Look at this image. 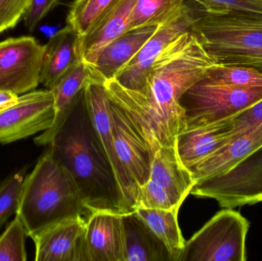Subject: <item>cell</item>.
I'll list each match as a JSON object with an SVG mask.
<instances>
[{
	"mask_svg": "<svg viewBox=\"0 0 262 261\" xmlns=\"http://www.w3.org/2000/svg\"><path fill=\"white\" fill-rule=\"evenodd\" d=\"M217 64L192 32L179 35L156 59L142 93L129 90L115 79L104 85L156 153L160 147L177 146L184 124L183 95Z\"/></svg>",
	"mask_w": 262,
	"mask_h": 261,
	"instance_id": "cell-1",
	"label": "cell"
},
{
	"mask_svg": "<svg viewBox=\"0 0 262 261\" xmlns=\"http://www.w3.org/2000/svg\"><path fill=\"white\" fill-rule=\"evenodd\" d=\"M48 147L72 176L89 212L130 213L112 163L92 125L83 91Z\"/></svg>",
	"mask_w": 262,
	"mask_h": 261,
	"instance_id": "cell-2",
	"label": "cell"
},
{
	"mask_svg": "<svg viewBox=\"0 0 262 261\" xmlns=\"http://www.w3.org/2000/svg\"><path fill=\"white\" fill-rule=\"evenodd\" d=\"M15 215L31 238L63 219L90 215L73 179L55 159L50 147L25 177Z\"/></svg>",
	"mask_w": 262,
	"mask_h": 261,
	"instance_id": "cell-3",
	"label": "cell"
},
{
	"mask_svg": "<svg viewBox=\"0 0 262 261\" xmlns=\"http://www.w3.org/2000/svg\"><path fill=\"white\" fill-rule=\"evenodd\" d=\"M192 32L217 64L249 66L262 54L260 14L205 12L197 17Z\"/></svg>",
	"mask_w": 262,
	"mask_h": 261,
	"instance_id": "cell-4",
	"label": "cell"
},
{
	"mask_svg": "<svg viewBox=\"0 0 262 261\" xmlns=\"http://www.w3.org/2000/svg\"><path fill=\"white\" fill-rule=\"evenodd\" d=\"M261 99L262 87L223 85L212 82L205 77L191 87L180 99V105L184 110L182 130L233 117Z\"/></svg>",
	"mask_w": 262,
	"mask_h": 261,
	"instance_id": "cell-5",
	"label": "cell"
},
{
	"mask_svg": "<svg viewBox=\"0 0 262 261\" xmlns=\"http://www.w3.org/2000/svg\"><path fill=\"white\" fill-rule=\"evenodd\" d=\"M249 228L241 213L224 208L186 242L180 261H246Z\"/></svg>",
	"mask_w": 262,
	"mask_h": 261,
	"instance_id": "cell-6",
	"label": "cell"
},
{
	"mask_svg": "<svg viewBox=\"0 0 262 261\" xmlns=\"http://www.w3.org/2000/svg\"><path fill=\"white\" fill-rule=\"evenodd\" d=\"M190 194L214 199L223 208L262 202V147L230 171L196 182Z\"/></svg>",
	"mask_w": 262,
	"mask_h": 261,
	"instance_id": "cell-7",
	"label": "cell"
},
{
	"mask_svg": "<svg viewBox=\"0 0 262 261\" xmlns=\"http://www.w3.org/2000/svg\"><path fill=\"white\" fill-rule=\"evenodd\" d=\"M44 50L45 45L32 36L0 41V90L19 96L35 90L40 84Z\"/></svg>",
	"mask_w": 262,
	"mask_h": 261,
	"instance_id": "cell-8",
	"label": "cell"
},
{
	"mask_svg": "<svg viewBox=\"0 0 262 261\" xmlns=\"http://www.w3.org/2000/svg\"><path fill=\"white\" fill-rule=\"evenodd\" d=\"M55 119L52 90H34L18 96V101L0 112V144L26 139L52 127Z\"/></svg>",
	"mask_w": 262,
	"mask_h": 261,
	"instance_id": "cell-9",
	"label": "cell"
},
{
	"mask_svg": "<svg viewBox=\"0 0 262 261\" xmlns=\"http://www.w3.org/2000/svg\"><path fill=\"white\" fill-rule=\"evenodd\" d=\"M86 107L94 129L112 163L117 180L130 212L137 208L140 188L123 167L117 155L112 133L110 98L104 84L89 81L83 90Z\"/></svg>",
	"mask_w": 262,
	"mask_h": 261,
	"instance_id": "cell-10",
	"label": "cell"
},
{
	"mask_svg": "<svg viewBox=\"0 0 262 261\" xmlns=\"http://www.w3.org/2000/svg\"><path fill=\"white\" fill-rule=\"evenodd\" d=\"M193 11L186 6L181 15L169 22L159 26L155 33L145 43L138 53L115 78L125 88L144 91L148 74L159 55L179 35L192 32L197 18Z\"/></svg>",
	"mask_w": 262,
	"mask_h": 261,
	"instance_id": "cell-11",
	"label": "cell"
},
{
	"mask_svg": "<svg viewBox=\"0 0 262 261\" xmlns=\"http://www.w3.org/2000/svg\"><path fill=\"white\" fill-rule=\"evenodd\" d=\"M110 101L112 133L117 155L140 189L149 179L154 153L128 113L119 104L111 99Z\"/></svg>",
	"mask_w": 262,
	"mask_h": 261,
	"instance_id": "cell-12",
	"label": "cell"
},
{
	"mask_svg": "<svg viewBox=\"0 0 262 261\" xmlns=\"http://www.w3.org/2000/svg\"><path fill=\"white\" fill-rule=\"evenodd\" d=\"M86 219L67 218L49 225L32 238L35 261H87Z\"/></svg>",
	"mask_w": 262,
	"mask_h": 261,
	"instance_id": "cell-13",
	"label": "cell"
},
{
	"mask_svg": "<svg viewBox=\"0 0 262 261\" xmlns=\"http://www.w3.org/2000/svg\"><path fill=\"white\" fill-rule=\"evenodd\" d=\"M123 214L94 211L86 220L87 261H126Z\"/></svg>",
	"mask_w": 262,
	"mask_h": 261,
	"instance_id": "cell-14",
	"label": "cell"
},
{
	"mask_svg": "<svg viewBox=\"0 0 262 261\" xmlns=\"http://www.w3.org/2000/svg\"><path fill=\"white\" fill-rule=\"evenodd\" d=\"M158 28L149 26L134 29L106 44L92 63L87 64L91 81L104 84L115 79Z\"/></svg>",
	"mask_w": 262,
	"mask_h": 261,
	"instance_id": "cell-15",
	"label": "cell"
},
{
	"mask_svg": "<svg viewBox=\"0 0 262 261\" xmlns=\"http://www.w3.org/2000/svg\"><path fill=\"white\" fill-rule=\"evenodd\" d=\"M262 147V124L243 134L231 136L227 144L189 169L195 182L224 174Z\"/></svg>",
	"mask_w": 262,
	"mask_h": 261,
	"instance_id": "cell-16",
	"label": "cell"
},
{
	"mask_svg": "<svg viewBox=\"0 0 262 261\" xmlns=\"http://www.w3.org/2000/svg\"><path fill=\"white\" fill-rule=\"evenodd\" d=\"M149 179L162 187L180 208L196 184L192 172L182 162L177 146H163L156 151Z\"/></svg>",
	"mask_w": 262,
	"mask_h": 261,
	"instance_id": "cell-17",
	"label": "cell"
},
{
	"mask_svg": "<svg viewBox=\"0 0 262 261\" xmlns=\"http://www.w3.org/2000/svg\"><path fill=\"white\" fill-rule=\"evenodd\" d=\"M136 0H115L95 21L89 32L81 37L82 61L90 64L106 44L130 31L131 11Z\"/></svg>",
	"mask_w": 262,
	"mask_h": 261,
	"instance_id": "cell-18",
	"label": "cell"
},
{
	"mask_svg": "<svg viewBox=\"0 0 262 261\" xmlns=\"http://www.w3.org/2000/svg\"><path fill=\"white\" fill-rule=\"evenodd\" d=\"M91 81V74L87 64L81 61L69 69L52 86L55 119L50 128L34 139L37 146H49L68 116L72 113L81 93Z\"/></svg>",
	"mask_w": 262,
	"mask_h": 261,
	"instance_id": "cell-19",
	"label": "cell"
},
{
	"mask_svg": "<svg viewBox=\"0 0 262 261\" xmlns=\"http://www.w3.org/2000/svg\"><path fill=\"white\" fill-rule=\"evenodd\" d=\"M81 35L67 25L55 32L45 45L40 83L51 89L69 69L82 61Z\"/></svg>",
	"mask_w": 262,
	"mask_h": 261,
	"instance_id": "cell-20",
	"label": "cell"
},
{
	"mask_svg": "<svg viewBox=\"0 0 262 261\" xmlns=\"http://www.w3.org/2000/svg\"><path fill=\"white\" fill-rule=\"evenodd\" d=\"M232 118L196 128L182 130L177 147L183 163L190 169L230 140Z\"/></svg>",
	"mask_w": 262,
	"mask_h": 261,
	"instance_id": "cell-21",
	"label": "cell"
},
{
	"mask_svg": "<svg viewBox=\"0 0 262 261\" xmlns=\"http://www.w3.org/2000/svg\"><path fill=\"white\" fill-rule=\"evenodd\" d=\"M126 261H174L163 242L137 217L123 216Z\"/></svg>",
	"mask_w": 262,
	"mask_h": 261,
	"instance_id": "cell-22",
	"label": "cell"
},
{
	"mask_svg": "<svg viewBox=\"0 0 262 261\" xmlns=\"http://www.w3.org/2000/svg\"><path fill=\"white\" fill-rule=\"evenodd\" d=\"M178 208L172 210L137 208L134 212L163 242L174 261H180L186 245L178 224Z\"/></svg>",
	"mask_w": 262,
	"mask_h": 261,
	"instance_id": "cell-23",
	"label": "cell"
},
{
	"mask_svg": "<svg viewBox=\"0 0 262 261\" xmlns=\"http://www.w3.org/2000/svg\"><path fill=\"white\" fill-rule=\"evenodd\" d=\"M186 6L184 0H136L131 11L130 31L163 26L180 16Z\"/></svg>",
	"mask_w": 262,
	"mask_h": 261,
	"instance_id": "cell-24",
	"label": "cell"
},
{
	"mask_svg": "<svg viewBox=\"0 0 262 261\" xmlns=\"http://www.w3.org/2000/svg\"><path fill=\"white\" fill-rule=\"evenodd\" d=\"M206 78L216 84L232 87H262V73L249 66L215 64L208 69Z\"/></svg>",
	"mask_w": 262,
	"mask_h": 261,
	"instance_id": "cell-25",
	"label": "cell"
},
{
	"mask_svg": "<svg viewBox=\"0 0 262 261\" xmlns=\"http://www.w3.org/2000/svg\"><path fill=\"white\" fill-rule=\"evenodd\" d=\"M115 0H75L68 14L67 25L81 36L85 35L95 21Z\"/></svg>",
	"mask_w": 262,
	"mask_h": 261,
	"instance_id": "cell-26",
	"label": "cell"
},
{
	"mask_svg": "<svg viewBox=\"0 0 262 261\" xmlns=\"http://www.w3.org/2000/svg\"><path fill=\"white\" fill-rule=\"evenodd\" d=\"M29 237L24 224L18 216L0 236V261H26V239Z\"/></svg>",
	"mask_w": 262,
	"mask_h": 261,
	"instance_id": "cell-27",
	"label": "cell"
},
{
	"mask_svg": "<svg viewBox=\"0 0 262 261\" xmlns=\"http://www.w3.org/2000/svg\"><path fill=\"white\" fill-rule=\"evenodd\" d=\"M26 169L8 176L0 182V229L8 219L16 214Z\"/></svg>",
	"mask_w": 262,
	"mask_h": 261,
	"instance_id": "cell-28",
	"label": "cell"
},
{
	"mask_svg": "<svg viewBox=\"0 0 262 261\" xmlns=\"http://www.w3.org/2000/svg\"><path fill=\"white\" fill-rule=\"evenodd\" d=\"M203 8L206 13L230 12H249L262 15V0H192Z\"/></svg>",
	"mask_w": 262,
	"mask_h": 261,
	"instance_id": "cell-29",
	"label": "cell"
},
{
	"mask_svg": "<svg viewBox=\"0 0 262 261\" xmlns=\"http://www.w3.org/2000/svg\"><path fill=\"white\" fill-rule=\"evenodd\" d=\"M138 208L158 210L180 209L173 205L166 191L150 179L140 188L137 201Z\"/></svg>",
	"mask_w": 262,
	"mask_h": 261,
	"instance_id": "cell-30",
	"label": "cell"
},
{
	"mask_svg": "<svg viewBox=\"0 0 262 261\" xmlns=\"http://www.w3.org/2000/svg\"><path fill=\"white\" fill-rule=\"evenodd\" d=\"M32 0H0L2 32L15 27L23 18Z\"/></svg>",
	"mask_w": 262,
	"mask_h": 261,
	"instance_id": "cell-31",
	"label": "cell"
},
{
	"mask_svg": "<svg viewBox=\"0 0 262 261\" xmlns=\"http://www.w3.org/2000/svg\"><path fill=\"white\" fill-rule=\"evenodd\" d=\"M233 131L232 136L243 134L262 124V99L232 117Z\"/></svg>",
	"mask_w": 262,
	"mask_h": 261,
	"instance_id": "cell-32",
	"label": "cell"
},
{
	"mask_svg": "<svg viewBox=\"0 0 262 261\" xmlns=\"http://www.w3.org/2000/svg\"><path fill=\"white\" fill-rule=\"evenodd\" d=\"M60 0H32L23 19L30 32L59 3Z\"/></svg>",
	"mask_w": 262,
	"mask_h": 261,
	"instance_id": "cell-33",
	"label": "cell"
},
{
	"mask_svg": "<svg viewBox=\"0 0 262 261\" xmlns=\"http://www.w3.org/2000/svg\"><path fill=\"white\" fill-rule=\"evenodd\" d=\"M18 95L9 91L0 90V112L13 105L18 101Z\"/></svg>",
	"mask_w": 262,
	"mask_h": 261,
	"instance_id": "cell-34",
	"label": "cell"
},
{
	"mask_svg": "<svg viewBox=\"0 0 262 261\" xmlns=\"http://www.w3.org/2000/svg\"><path fill=\"white\" fill-rule=\"evenodd\" d=\"M249 67H253V68L256 69L258 72L262 73V54L261 56L258 57L256 60H255Z\"/></svg>",
	"mask_w": 262,
	"mask_h": 261,
	"instance_id": "cell-35",
	"label": "cell"
},
{
	"mask_svg": "<svg viewBox=\"0 0 262 261\" xmlns=\"http://www.w3.org/2000/svg\"><path fill=\"white\" fill-rule=\"evenodd\" d=\"M1 33H3V32H2L1 27H0V34H1Z\"/></svg>",
	"mask_w": 262,
	"mask_h": 261,
	"instance_id": "cell-36",
	"label": "cell"
}]
</instances>
